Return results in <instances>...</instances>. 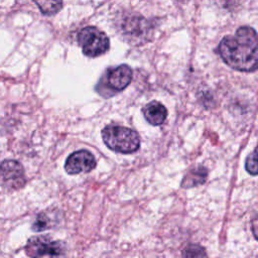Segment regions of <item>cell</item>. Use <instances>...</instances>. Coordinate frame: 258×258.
Segmentation results:
<instances>
[{
	"instance_id": "cell-5",
	"label": "cell",
	"mask_w": 258,
	"mask_h": 258,
	"mask_svg": "<svg viewBox=\"0 0 258 258\" xmlns=\"http://www.w3.org/2000/svg\"><path fill=\"white\" fill-rule=\"evenodd\" d=\"M24 183V169L18 161L4 160L0 163V185L8 189H18Z\"/></svg>"
},
{
	"instance_id": "cell-6",
	"label": "cell",
	"mask_w": 258,
	"mask_h": 258,
	"mask_svg": "<svg viewBox=\"0 0 258 258\" xmlns=\"http://www.w3.org/2000/svg\"><path fill=\"white\" fill-rule=\"evenodd\" d=\"M132 80V70L127 64H121L114 69H109L101 82H105L106 88L113 94L124 90Z\"/></svg>"
},
{
	"instance_id": "cell-9",
	"label": "cell",
	"mask_w": 258,
	"mask_h": 258,
	"mask_svg": "<svg viewBox=\"0 0 258 258\" xmlns=\"http://www.w3.org/2000/svg\"><path fill=\"white\" fill-rule=\"evenodd\" d=\"M207 176H208V170L206 167L199 166V167L192 168L190 171H188L187 174L184 175L181 181V186L188 188V187L202 184L206 181Z\"/></svg>"
},
{
	"instance_id": "cell-8",
	"label": "cell",
	"mask_w": 258,
	"mask_h": 258,
	"mask_svg": "<svg viewBox=\"0 0 258 258\" xmlns=\"http://www.w3.org/2000/svg\"><path fill=\"white\" fill-rule=\"evenodd\" d=\"M143 115L148 123L154 126L161 125L167 116V110L166 108L159 102L153 101L147 104L143 110Z\"/></svg>"
},
{
	"instance_id": "cell-13",
	"label": "cell",
	"mask_w": 258,
	"mask_h": 258,
	"mask_svg": "<svg viewBox=\"0 0 258 258\" xmlns=\"http://www.w3.org/2000/svg\"><path fill=\"white\" fill-rule=\"evenodd\" d=\"M245 167L247 171L253 175L257 174V157H256V149L247 157L245 162Z\"/></svg>"
},
{
	"instance_id": "cell-12",
	"label": "cell",
	"mask_w": 258,
	"mask_h": 258,
	"mask_svg": "<svg viewBox=\"0 0 258 258\" xmlns=\"http://www.w3.org/2000/svg\"><path fill=\"white\" fill-rule=\"evenodd\" d=\"M51 219L45 213H40L36 218L34 223L32 224V230L34 232H41L48 228H51Z\"/></svg>"
},
{
	"instance_id": "cell-10",
	"label": "cell",
	"mask_w": 258,
	"mask_h": 258,
	"mask_svg": "<svg viewBox=\"0 0 258 258\" xmlns=\"http://www.w3.org/2000/svg\"><path fill=\"white\" fill-rule=\"evenodd\" d=\"M44 15H53L62 7V0H33Z\"/></svg>"
},
{
	"instance_id": "cell-3",
	"label": "cell",
	"mask_w": 258,
	"mask_h": 258,
	"mask_svg": "<svg viewBox=\"0 0 258 258\" xmlns=\"http://www.w3.org/2000/svg\"><path fill=\"white\" fill-rule=\"evenodd\" d=\"M78 42L84 54L89 57H97L107 52L110 47L108 36L94 26L83 28L78 34Z\"/></svg>"
},
{
	"instance_id": "cell-4",
	"label": "cell",
	"mask_w": 258,
	"mask_h": 258,
	"mask_svg": "<svg viewBox=\"0 0 258 258\" xmlns=\"http://www.w3.org/2000/svg\"><path fill=\"white\" fill-rule=\"evenodd\" d=\"M64 250L62 242L47 236H33L25 246V252L30 258H61Z\"/></svg>"
},
{
	"instance_id": "cell-2",
	"label": "cell",
	"mask_w": 258,
	"mask_h": 258,
	"mask_svg": "<svg viewBox=\"0 0 258 258\" xmlns=\"http://www.w3.org/2000/svg\"><path fill=\"white\" fill-rule=\"evenodd\" d=\"M102 137L110 149L119 153L135 152L140 145L138 133L124 126L108 125L102 130Z\"/></svg>"
},
{
	"instance_id": "cell-7",
	"label": "cell",
	"mask_w": 258,
	"mask_h": 258,
	"mask_svg": "<svg viewBox=\"0 0 258 258\" xmlns=\"http://www.w3.org/2000/svg\"><path fill=\"white\" fill-rule=\"evenodd\" d=\"M95 156L88 150H78L72 153L66 160L64 169L69 174L89 172L96 167Z\"/></svg>"
},
{
	"instance_id": "cell-1",
	"label": "cell",
	"mask_w": 258,
	"mask_h": 258,
	"mask_svg": "<svg viewBox=\"0 0 258 258\" xmlns=\"http://www.w3.org/2000/svg\"><path fill=\"white\" fill-rule=\"evenodd\" d=\"M218 50L230 68L241 72H254L258 59L257 32L252 27L242 26L234 35L225 36Z\"/></svg>"
},
{
	"instance_id": "cell-11",
	"label": "cell",
	"mask_w": 258,
	"mask_h": 258,
	"mask_svg": "<svg viewBox=\"0 0 258 258\" xmlns=\"http://www.w3.org/2000/svg\"><path fill=\"white\" fill-rule=\"evenodd\" d=\"M183 258H206L207 254L205 249L198 244H189L182 250Z\"/></svg>"
}]
</instances>
